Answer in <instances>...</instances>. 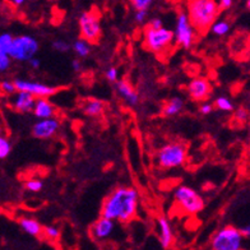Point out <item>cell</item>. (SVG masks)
Segmentation results:
<instances>
[{
  "label": "cell",
  "mask_w": 250,
  "mask_h": 250,
  "mask_svg": "<svg viewBox=\"0 0 250 250\" xmlns=\"http://www.w3.org/2000/svg\"><path fill=\"white\" fill-rule=\"evenodd\" d=\"M212 92L211 82L206 78L198 77L193 78L188 84V93L194 101H204L209 97Z\"/></svg>",
  "instance_id": "obj_13"
},
{
  "label": "cell",
  "mask_w": 250,
  "mask_h": 250,
  "mask_svg": "<svg viewBox=\"0 0 250 250\" xmlns=\"http://www.w3.org/2000/svg\"><path fill=\"white\" fill-rule=\"evenodd\" d=\"M12 151V146L10 142L7 138L1 137L0 138V158H7Z\"/></svg>",
  "instance_id": "obj_29"
},
{
  "label": "cell",
  "mask_w": 250,
  "mask_h": 250,
  "mask_svg": "<svg viewBox=\"0 0 250 250\" xmlns=\"http://www.w3.org/2000/svg\"><path fill=\"white\" fill-rule=\"evenodd\" d=\"M81 37L87 40L89 43H96L101 37V23L97 10L83 12L78 18Z\"/></svg>",
  "instance_id": "obj_8"
},
{
  "label": "cell",
  "mask_w": 250,
  "mask_h": 250,
  "mask_svg": "<svg viewBox=\"0 0 250 250\" xmlns=\"http://www.w3.org/2000/svg\"><path fill=\"white\" fill-rule=\"evenodd\" d=\"M60 128V123L58 119L47 118L39 119V122L35 123L32 126V135L39 139L53 138Z\"/></svg>",
  "instance_id": "obj_12"
},
{
  "label": "cell",
  "mask_w": 250,
  "mask_h": 250,
  "mask_svg": "<svg viewBox=\"0 0 250 250\" xmlns=\"http://www.w3.org/2000/svg\"><path fill=\"white\" fill-rule=\"evenodd\" d=\"M36 100V96H33L32 93L27 92V91H17L16 93L10 96L9 105L17 112L27 114V112H33Z\"/></svg>",
  "instance_id": "obj_10"
},
{
  "label": "cell",
  "mask_w": 250,
  "mask_h": 250,
  "mask_svg": "<svg viewBox=\"0 0 250 250\" xmlns=\"http://www.w3.org/2000/svg\"><path fill=\"white\" fill-rule=\"evenodd\" d=\"M248 110H249V112H250V102H249V106H248Z\"/></svg>",
  "instance_id": "obj_44"
},
{
  "label": "cell",
  "mask_w": 250,
  "mask_h": 250,
  "mask_svg": "<svg viewBox=\"0 0 250 250\" xmlns=\"http://www.w3.org/2000/svg\"><path fill=\"white\" fill-rule=\"evenodd\" d=\"M105 77H106V79L109 81V82H116V81H118V77H119L118 69H116V68H114V66H111V68H109V69L106 70Z\"/></svg>",
  "instance_id": "obj_33"
},
{
  "label": "cell",
  "mask_w": 250,
  "mask_h": 250,
  "mask_svg": "<svg viewBox=\"0 0 250 250\" xmlns=\"http://www.w3.org/2000/svg\"><path fill=\"white\" fill-rule=\"evenodd\" d=\"M33 115L37 119H47L53 118L55 115V107L47 97H40L36 100V105L33 109Z\"/></svg>",
  "instance_id": "obj_17"
},
{
  "label": "cell",
  "mask_w": 250,
  "mask_h": 250,
  "mask_svg": "<svg viewBox=\"0 0 250 250\" xmlns=\"http://www.w3.org/2000/svg\"><path fill=\"white\" fill-rule=\"evenodd\" d=\"M12 56L9 54H1L0 53V72H7L12 65Z\"/></svg>",
  "instance_id": "obj_31"
},
{
  "label": "cell",
  "mask_w": 250,
  "mask_h": 250,
  "mask_svg": "<svg viewBox=\"0 0 250 250\" xmlns=\"http://www.w3.org/2000/svg\"><path fill=\"white\" fill-rule=\"evenodd\" d=\"M17 86V91H27L36 96L37 99L40 97H50L56 92V88L47 84L40 82H33V81H26V79H14Z\"/></svg>",
  "instance_id": "obj_11"
},
{
  "label": "cell",
  "mask_w": 250,
  "mask_h": 250,
  "mask_svg": "<svg viewBox=\"0 0 250 250\" xmlns=\"http://www.w3.org/2000/svg\"><path fill=\"white\" fill-rule=\"evenodd\" d=\"M249 152H250V135H249Z\"/></svg>",
  "instance_id": "obj_43"
},
{
  "label": "cell",
  "mask_w": 250,
  "mask_h": 250,
  "mask_svg": "<svg viewBox=\"0 0 250 250\" xmlns=\"http://www.w3.org/2000/svg\"><path fill=\"white\" fill-rule=\"evenodd\" d=\"M53 49H55L59 53H66V51H69L72 49V46L64 40H56L53 42Z\"/></svg>",
  "instance_id": "obj_32"
},
{
  "label": "cell",
  "mask_w": 250,
  "mask_h": 250,
  "mask_svg": "<svg viewBox=\"0 0 250 250\" xmlns=\"http://www.w3.org/2000/svg\"><path fill=\"white\" fill-rule=\"evenodd\" d=\"M148 16V10H135L134 20L137 23H145Z\"/></svg>",
  "instance_id": "obj_34"
},
{
  "label": "cell",
  "mask_w": 250,
  "mask_h": 250,
  "mask_svg": "<svg viewBox=\"0 0 250 250\" xmlns=\"http://www.w3.org/2000/svg\"><path fill=\"white\" fill-rule=\"evenodd\" d=\"M9 1L13 4L14 7H20V5H22V4H24L26 0H9Z\"/></svg>",
  "instance_id": "obj_41"
},
{
  "label": "cell",
  "mask_w": 250,
  "mask_h": 250,
  "mask_svg": "<svg viewBox=\"0 0 250 250\" xmlns=\"http://www.w3.org/2000/svg\"><path fill=\"white\" fill-rule=\"evenodd\" d=\"M89 45H91V43H89L87 40L81 37V40H77V41L73 42L72 50L76 53V55L78 56V58H86V56H88L89 53H91V46H89Z\"/></svg>",
  "instance_id": "obj_21"
},
{
  "label": "cell",
  "mask_w": 250,
  "mask_h": 250,
  "mask_svg": "<svg viewBox=\"0 0 250 250\" xmlns=\"http://www.w3.org/2000/svg\"><path fill=\"white\" fill-rule=\"evenodd\" d=\"M115 89L118 92L119 97L129 106H135L139 102V95L135 91L134 87L125 79H120L116 81L115 83Z\"/></svg>",
  "instance_id": "obj_15"
},
{
  "label": "cell",
  "mask_w": 250,
  "mask_h": 250,
  "mask_svg": "<svg viewBox=\"0 0 250 250\" xmlns=\"http://www.w3.org/2000/svg\"><path fill=\"white\" fill-rule=\"evenodd\" d=\"M174 206L181 214H197L204 208V201L194 189L180 185L174 191Z\"/></svg>",
  "instance_id": "obj_5"
},
{
  "label": "cell",
  "mask_w": 250,
  "mask_h": 250,
  "mask_svg": "<svg viewBox=\"0 0 250 250\" xmlns=\"http://www.w3.org/2000/svg\"><path fill=\"white\" fill-rule=\"evenodd\" d=\"M218 3H220L221 9H230L234 0H218Z\"/></svg>",
  "instance_id": "obj_37"
},
{
  "label": "cell",
  "mask_w": 250,
  "mask_h": 250,
  "mask_svg": "<svg viewBox=\"0 0 250 250\" xmlns=\"http://www.w3.org/2000/svg\"><path fill=\"white\" fill-rule=\"evenodd\" d=\"M104 110H105V104L101 100L89 99L82 104L83 114L89 118H97V116L102 115Z\"/></svg>",
  "instance_id": "obj_19"
},
{
  "label": "cell",
  "mask_w": 250,
  "mask_h": 250,
  "mask_svg": "<svg viewBox=\"0 0 250 250\" xmlns=\"http://www.w3.org/2000/svg\"><path fill=\"white\" fill-rule=\"evenodd\" d=\"M28 64H30V66L32 68V69H39L40 65H41V60H40L39 58H36V56H35V58H32V59L28 62Z\"/></svg>",
  "instance_id": "obj_38"
},
{
  "label": "cell",
  "mask_w": 250,
  "mask_h": 250,
  "mask_svg": "<svg viewBox=\"0 0 250 250\" xmlns=\"http://www.w3.org/2000/svg\"><path fill=\"white\" fill-rule=\"evenodd\" d=\"M26 189L27 190L32 191V193H39L42 189L43 184L41 180H37V179H31V180L26 181Z\"/></svg>",
  "instance_id": "obj_30"
},
{
  "label": "cell",
  "mask_w": 250,
  "mask_h": 250,
  "mask_svg": "<svg viewBox=\"0 0 250 250\" xmlns=\"http://www.w3.org/2000/svg\"><path fill=\"white\" fill-rule=\"evenodd\" d=\"M114 222H115L114 220L106 218L104 216H101L96 222H93V225L91 226V230H89L93 240L104 241L106 239H109L112 232H114V230H115V224Z\"/></svg>",
  "instance_id": "obj_14"
},
{
  "label": "cell",
  "mask_w": 250,
  "mask_h": 250,
  "mask_svg": "<svg viewBox=\"0 0 250 250\" xmlns=\"http://www.w3.org/2000/svg\"><path fill=\"white\" fill-rule=\"evenodd\" d=\"M250 119V112L247 107H239L234 114V120L239 124H245Z\"/></svg>",
  "instance_id": "obj_27"
},
{
  "label": "cell",
  "mask_w": 250,
  "mask_h": 250,
  "mask_svg": "<svg viewBox=\"0 0 250 250\" xmlns=\"http://www.w3.org/2000/svg\"><path fill=\"white\" fill-rule=\"evenodd\" d=\"M148 26L152 27V28H161V27H164L162 26V21L160 18H153V20L149 21Z\"/></svg>",
  "instance_id": "obj_36"
},
{
  "label": "cell",
  "mask_w": 250,
  "mask_h": 250,
  "mask_svg": "<svg viewBox=\"0 0 250 250\" xmlns=\"http://www.w3.org/2000/svg\"><path fill=\"white\" fill-rule=\"evenodd\" d=\"M157 229H158V240L161 243V247L164 249H168L174 244V232H172L171 225L165 216L157 217Z\"/></svg>",
  "instance_id": "obj_16"
},
{
  "label": "cell",
  "mask_w": 250,
  "mask_h": 250,
  "mask_svg": "<svg viewBox=\"0 0 250 250\" xmlns=\"http://www.w3.org/2000/svg\"><path fill=\"white\" fill-rule=\"evenodd\" d=\"M214 109V105L212 104H203V105L199 106V111H201L202 115H208V114H211Z\"/></svg>",
  "instance_id": "obj_35"
},
{
  "label": "cell",
  "mask_w": 250,
  "mask_h": 250,
  "mask_svg": "<svg viewBox=\"0 0 250 250\" xmlns=\"http://www.w3.org/2000/svg\"><path fill=\"white\" fill-rule=\"evenodd\" d=\"M39 47V41L35 37L28 36V35H20L14 37L9 50V55L14 62H28L36 56Z\"/></svg>",
  "instance_id": "obj_6"
},
{
  "label": "cell",
  "mask_w": 250,
  "mask_h": 250,
  "mask_svg": "<svg viewBox=\"0 0 250 250\" xmlns=\"http://www.w3.org/2000/svg\"><path fill=\"white\" fill-rule=\"evenodd\" d=\"M214 107L217 110H221V111H232L234 110V104L227 99V97H217L216 101H214Z\"/></svg>",
  "instance_id": "obj_24"
},
{
  "label": "cell",
  "mask_w": 250,
  "mask_h": 250,
  "mask_svg": "<svg viewBox=\"0 0 250 250\" xmlns=\"http://www.w3.org/2000/svg\"><path fill=\"white\" fill-rule=\"evenodd\" d=\"M241 232H243L244 237H250V224L247 225V226H244L240 229Z\"/></svg>",
  "instance_id": "obj_40"
},
{
  "label": "cell",
  "mask_w": 250,
  "mask_h": 250,
  "mask_svg": "<svg viewBox=\"0 0 250 250\" xmlns=\"http://www.w3.org/2000/svg\"><path fill=\"white\" fill-rule=\"evenodd\" d=\"M43 236L50 241H56L59 239L60 232L55 226H45L43 227Z\"/></svg>",
  "instance_id": "obj_28"
},
{
  "label": "cell",
  "mask_w": 250,
  "mask_h": 250,
  "mask_svg": "<svg viewBox=\"0 0 250 250\" xmlns=\"http://www.w3.org/2000/svg\"><path fill=\"white\" fill-rule=\"evenodd\" d=\"M211 31L216 36H225L230 31V24L226 21H216L211 27Z\"/></svg>",
  "instance_id": "obj_23"
},
{
  "label": "cell",
  "mask_w": 250,
  "mask_h": 250,
  "mask_svg": "<svg viewBox=\"0 0 250 250\" xmlns=\"http://www.w3.org/2000/svg\"><path fill=\"white\" fill-rule=\"evenodd\" d=\"M20 226L24 232H27L31 236H43V226L40 224L39 221L35 220V218L22 217L20 220Z\"/></svg>",
  "instance_id": "obj_18"
},
{
  "label": "cell",
  "mask_w": 250,
  "mask_h": 250,
  "mask_svg": "<svg viewBox=\"0 0 250 250\" xmlns=\"http://www.w3.org/2000/svg\"><path fill=\"white\" fill-rule=\"evenodd\" d=\"M175 32L168 28H152L146 26L143 33V46L156 55L166 54L174 45Z\"/></svg>",
  "instance_id": "obj_3"
},
{
  "label": "cell",
  "mask_w": 250,
  "mask_h": 250,
  "mask_svg": "<svg viewBox=\"0 0 250 250\" xmlns=\"http://www.w3.org/2000/svg\"><path fill=\"white\" fill-rule=\"evenodd\" d=\"M14 36L12 33H1L0 35V53L1 54H9L10 46L13 42Z\"/></svg>",
  "instance_id": "obj_22"
},
{
  "label": "cell",
  "mask_w": 250,
  "mask_h": 250,
  "mask_svg": "<svg viewBox=\"0 0 250 250\" xmlns=\"http://www.w3.org/2000/svg\"><path fill=\"white\" fill-rule=\"evenodd\" d=\"M72 69L76 73H79L82 70V64H81V62L78 59H74L72 62Z\"/></svg>",
  "instance_id": "obj_39"
},
{
  "label": "cell",
  "mask_w": 250,
  "mask_h": 250,
  "mask_svg": "<svg viewBox=\"0 0 250 250\" xmlns=\"http://www.w3.org/2000/svg\"><path fill=\"white\" fill-rule=\"evenodd\" d=\"M188 160V146L183 142H172L165 145L156 155V162L160 168L180 167Z\"/></svg>",
  "instance_id": "obj_4"
},
{
  "label": "cell",
  "mask_w": 250,
  "mask_h": 250,
  "mask_svg": "<svg viewBox=\"0 0 250 250\" xmlns=\"http://www.w3.org/2000/svg\"><path fill=\"white\" fill-rule=\"evenodd\" d=\"M247 8L250 10V0H247Z\"/></svg>",
  "instance_id": "obj_42"
},
{
  "label": "cell",
  "mask_w": 250,
  "mask_h": 250,
  "mask_svg": "<svg viewBox=\"0 0 250 250\" xmlns=\"http://www.w3.org/2000/svg\"><path fill=\"white\" fill-rule=\"evenodd\" d=\"M243 232L234 226H225L213 235L211 248L213 250H239L243 244Z\"/></svg>",
  "instance_id": "obj_7"
},
{
  "label": "cell",
  "mask_w": 250,
  "mask_h": 250,
  "mask_svg": "<svg viewBox=\"0 0 250 250\" xmlns=\"http://www.w3.org/2000/svg\"><path fill=\"white\" fill-rule=\"evenodd\" d=\"M187 9L195 31L204 35L217 21L221 7L217 0H188Z\"/></svg>",
  "instance_id": "obj_2"
},
{
  "label": "cell",
  "mask_w": 250,
  "mask_h": 250,
  "mask_svg": "<svg viewBox=\"0 0 250 250\" xmlns=\"http://www.w3.org/2000/svg\"><path fill=\"white\" fill-rule=\"evenodd\" d=\"M0 88L1 92L7 96H12L13 93L17 92V86L14 81H9V79H3L0 83Z\"/></svg>",
  "instance_id": "obj_25"
},
{
  "label": "cell",
  "mask_w": 250,
  "mask_h": 250,
  "mask_svg": "<svg viewBox=\"0 0 250 250\" xmlns=\"http://www.w3.org/2000/svg\"><path fill=\"white\" fill-rule=\"evenodd\" d=\"M184 109V100L181 97H172L164 105L162 114L165 116H175L179 115Z\"/></svg>",
  "instance_id": "obj_20"
},
{
  "label": "cell",
  "mask_w": 250,
  "mask_h": 250,
  "mask_svg": "<svg viewBox=\"0 0 250 250\" xmlns=\"http://www.w3.org/2000/svg\"><path fill=\"white\" fill-rule=\"evenodd\" d=\"M129 3L134 10H148L155 0H129Z\"/></svg>",
  "instance_id": "obj_26"
},
{
  "label": "cell",
  "mask_w": 250,
  "mask_h": 250,
  "mask_svg": "<svg viewBox=\"0 0 250 250\" xmlns=\"http://www.w3.org/2000/svg\"><path fill=\"white\" fill-rule=\"evenodd\" d=\"M139 194L134 188L118 187L106 195L101 206V216L120 224H129L138 213Z\"/></svg>",
  "instance_id": "obj_1"
},
{
  "label": "cell",
  "mask_w": 250,
  "mask_h": 250,
  "mask_svg": "<svg viewBox=\"0 0 250 250\" xmlns=\"http://www.w3.org/2000/svg\"><path fill=\"white\" fill-rule=\"evenodd\" d=\"M175 43L181 49H190L195 41V28L191 24L188 13L180 12L176 17V26H175Z\"/></svg>",
  "instance_id": "obj_9"
}]
</instances>
